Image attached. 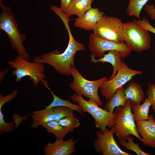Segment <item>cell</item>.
Returning <instances> with one entry per match:
<instances>
[{
	"label": "cell",
	"instance_id": "6da1fadb",
	"mask_svg": "<svg viewBox=\"0 0 155 155\" xmlns=\"http://www.w3.org/2000/svg\"><path fill=\"white\" fill-rule=\"evenodd\" d=\"M69 40L67 46L63 53L55 50L34 57L33 62L46 64L52 67L59 73L69 76L71 74V67L75 65L74 58L76 53L84 50V45L77 41L71 34L70 29L67 30Z\"/></svg>",
	"mask_w": 155,
	"mask_h": 155
},
{
	"label": "cell",
	"instance_id": "7a4b0ae2",
	"mask_svg": "<svg viewBox=\"0 0 155 155\" xmlns=\"http://www.w3.org/2000/svg\"><path fill=\"white\" fill-rule=\"evenodd\" d=\"M2 1L0 0V29L7 34L12 48L17 52L18 55L30 61V56L23 44L25 39V36L19 30L18 24L10 7L4 6Z\"/></svg>",
	"mask_w": 155,
	"mask_h": 155
},
{
	"label": "cell",
	"instance_id": "3957f363",
	"mask_svg": "<svg viewBox=\"0 0 155 155\" xmlns=\"http://www.w3.org/2000/svg\"><path fill=\"white\" fill-rule=\"evenodd\" d=\"M28 61L18 55L8 61V65L14 69L11 73L16 77L15 81L19 82L23 78L28 76L35 87H37L40 82L46 88L49 86L45 80L44 64Z\"/></svg>",
	"mask_w": 155,
	"mask_h": 155
},
{
	"label": "cell",
	"instance_id": "277c9868",
	"mask_svg": "<svg viewBox=\"0 0 155 155\" xmlns=\"http://www.w3.org/2000/svg\"><path fill=\"white\" fill-rule=\"evenodd\" d=\"M131 104V101L127 99L125 105L117 107L115 109L114 124L111 128L119 141L126 140L127 137L130 135L141 140L142 138L137 130Z\"/></svg>",
	"mask_w": 155,
	"mask_h": 155
},
{
	"label": "cell",
	"instance_id": "5b68a950",
	"mask_svg": "<svg viewBox=\"0 0 155 155\" xmlns=\"http://www.w3.org/2000/svg\"><path fill=\"white\" fill-rule=\"evenodd\" d=\"M71 74L73 81L69 84L70 88L78 96H84L96 102L99 106L103 104L99 97L98 90L104 82L108 80L106 76L91 81L85 79L75 65L71 67Z\"/></svg>",
	"mask_w": 155,
	"mask_h": 155
},
{
	"label": "cell",
	"instance_id": "8992f818",
	"mask_svg": "<svg viewBox=\"0 0 155 155\" xmlns=\"http://www.w3.org/2000/svg\"><path fill=\"white\" fill-rule=\"evenodd\" d=\"M124 41L131 51L140 53L149 49L151 37L148 31L141 26L137 20L123 24Z\"/></svg>",
	"mask_w": 155,
	"mask_h": 155
},
{
	"label": "cell",
	"instance_id": "52a82bcc",
	"mask_svg": "<svg viewBox=\"0 0 155 155\" xmlns=\"http://www.w3.org/2000/svg\"><path fill=\"white\" fill-rule=\"evenodd\" d=\"M70 99L74 102H77L82 107L84 112L89 113L94 118L96 126L102 131L106 127L111 128L114 124L115 117V112L111 113L99 107L92 100H85L82 96L76 94L70 96Z\"/></svg>",
	"mask_w": 155,
	"mask_h": 155
},
{
	"label": "cell",
	"instance_id": "ba28073f",
	"mask_svg": "<svg viewBox=\"0 0 155 155\" xmlns=\"http://www.w3.org/2000/svg\"><path fill=\"white\" fill-rule=\"evenodd\" d=\"M123 24L117 17L104 15L95 26L93 33L103 39L122 43L124 42Z\"/></svg>",
	"mask_w": 155,
	"mask_h": 155
},
{
	"label": "cell",
	"instance_id": "9c48e42d",
	"mask_svg": "<svg viewBox=\"0 0 155 155\" xmlns=\"http://www.w3.org/2000/svg\"><path fill=\"white\" fill-rule=\"evenodd\" d=\"M142 73L140 71L130 68L123 61L122 66L115 76L111 80H108L104 82L100 87L102 95L108 100L118 88L123 86L133 76Z\"/></svg>",
	"mask_w": 155,
	"mask_h": 155
},
{
	"label": "cell",
	"instance_id": "30bf717a",
	"mask_svg": "<svg viewBox=\"0 0 155 155\" xmlns=\"http://www.w3.org/2000/svg\"><path fill=\"white\" fill-rule=\"evenodd\" d=\"M88 48L91 54L95 57H102L105 51L114 50L120 53L121 58L129 55L131 51L125 43H117L103 39L94 33L89 36Z\"/></svg>",
	"mask_w": 155,
	"mask_h": 155
},
{
	"label": "cell",
	"instance_id": "8fae6325",
	"mask_svg": "<svg viewBox=\"0 0 155 155\" xmlns=\"http://www.w3.org/2000/svg\"><path fill=\"white\" fill-rule=\"evenodd\" d=\"M112 129L106 128L103 131H97L96 138L94 141L93 148L97 153L103 155H131L122 150L115 140Z\"/></svg>",
	"mask_w": 155,
	"mask_h": 155
},
{
	"label": "cell",
	"instance_id": "7c38bea8",
	"mask_svg": "<svg viewBox=\"0 0 155 155\" xmlns=\"http://www.w3.org/2000/svg\"><path fill=\"white\" fill-rule=\"evenodd\" d=\"M78 142L72 137L64 141L56 138L54 143H48L43 148L45 155H70L76 152L75 145Z\"/></svg>",
	"mask_w": 155,
	"mask_h": 155
},
{
	"label": "cell",
	"instance_id": "4fadbf2b",
	"mask_svg": "<svg viewBox=\"0 0 155 155\" xmlns=\"http://www.w3.org/2000/svg\"><path fill=\"white\" fill-rule=\"evenodd\" d=\"M148 120L135 121L136 129L142 137L141 141L146 146L155 148V119L152 115Z\"/></svg>",
	"mask_w": 155,
	"mask_h": 155
},
{
	"label": "cell",
	"instance_id": "5bb4252c",
	"mask_svg": "<svg viewBox=\"0 0 155 155\" xmlns=\"http://www.w3.org/2000/svg\"><path fill=\"white\" fill-rule=\"evenodd\" d=\"M104 15L103 12L100 11L98 8H91L82 16L75 19V26L85 30H93L96 24Z\"/></svg>",
	"mask_w": 155,
	"mask_h": 155
},
{
	"label": "cell",
	"instance_id": "9a60e30c",
	"mask_svg": "<svg viewBox=\"0 0 155 155\" xmlns=\"http://www.w3.org/2000/svg\"><path fill=\"white\" fill-rule=\"evenodd\" d=\"M90 61L96 63L98 62H101L103 63L105 62L111 64L113 68V73L108 80H111L116 75L118 71L121 67L122 61L121 55L118 51L114 50L109 51L106 54H105L103 57L97 60L95 58V56L91 54Z\"/></svg>",
	"mask_w": 155,
	"mask_h": 155
},
{
	"label": "cell",
	"instance_id": "2e32d148",
	"mask_svg": "<svg viewBox=\"0 0 155 155\" xmlns=\"http://www.w3.org/2000/svg\"><path fill=\"white\" fill-rule=\"evenodd\" d=\"M94 0H71L65 13L66 18L69 19L71 16L76 15L78 17L82 16L92 8Z\"/></svg>",
	"mask_w": 155,
	"mask_h": 155
},
{
	"label": "cell",
	"instance_id": "e0dca14e",
	"mask_svg": "<svg viewBox=\"0 0 155 155\" xmlns=\"http://www.w3.org/2000/svg\"><path fill=\"white\" fill-rule=\"evenodd\" d=\"M124 92L127 98L137 104H141L144 99L142 86L136 82H129L125 89Z\"/></svg>",
	"mask_w": 155,
	"mask_h": 155
},
{
	"label": "cell",
	"instance_id": "ac0fdd59",
	"mask_svg": "<svg viewBox=\"0 0 155 155\" xmlns=\"http://www.w3.org/2000/svg\"><path fill=\"white\" fill-rule=\"evenodd\" d=\"M124 90L123 86L118 88L111 98L106 102L104 109L109 112L113 113L115 107L125 105L127 99Z\"/></svg>",
	"mask_w": 155,
	"mask_h": 155
},
{
	"label": "cell",
	"instance_id": "d6986e66",
	"mask_svg": "<svg viewBox=\"0 0 155 155\" xmlns=\"http://www.w3.org/2000/svg\"><path fill=\"white\" fill-rule=\"evenodd\" d=\"M152 105V102L148 98H145L141 104H137L131 101V108L135 121L148 120L149 110Z\"/></svg>",
	"mask_w": 155,
	"mask_h": 155
},
{
	"label": "cell",
	"instance_id": "ffe728a7",
	"mask_svg": "<svg viewBox=\"0 0 155 155\" xmlns=\"http://www.w3.org/2000/svg\"><path fill=\"white\" fill-rule=\"evenodd\" d=\"M33 119L31 127L36 128L43 124L54 120L53 108L44 111L42 110L34 112L31 115Z\"/></svg>",
	"mask_w": 155,
	"mask_h": 155
},
{
	"label": "cell",
	"instance_id": "44dd1931",
	"mask_svg": "<svg viewBox=\"0 0 155 155\" xmlns=\"http://www.w3.org/2000/svg\"><path fill=\"white\" fill-rule=\"evenodd\" d=\"M48 90L51 92L53 97V100L49 105L45 106L42 110L45 111L49 110L56 106H65L69 107L77 111L82 115H84L83 109L80 105L74 104L71 102L69 100H64L58 97L49 88Z\"/></svg>",
	"mask_w": 155,
	"mask_h": 155
},
{
	"label": "cell",
	"instance_id": "7402d4cb",
	"mask_svg": "<svg viewBox=\"0 0 155 155\" xmlns=\"http://www.w3.org/2000/svg\"><path fill=\"white\" fill-rule=\"evenodd\" d=\"M41 126L45 128L47 131L54 134L56 138L63 139L69 132L65 127L61 125L58 121L53 120L43 124Z\"/></svg>",
	"mask_w": 155,
	"mask_h": 155
},
{
	"label": "cell",
	"instance_id": "603a6c76",
	"mask_svg": "<svg viewBox=\"0 0 155 155\" xmlns=\"http://www.w3.org/2000/svg\"><path fill=\"white\" fill-rule=\"evenodd\" d=\"M148 0H130L126 12L130 16H133L140 19V13L142 9Z\"/></svg>",
	"mask_w": 155,
	"mask_h": 155
},
{
	"label": "cell",
	"instance_id": "cb8c5ba5",
	"mask_svg": "<svg viewBox=\"0 0 155 155\" xmlns=\"http://www.w3.org/2000/svg\"><path fill=\"white\" fill-rule=\"evenodd\" d=\"M119 143L121 146L134 152L138 155H151L143 151L139 146L138 143H135L134 142L133 139L130 135L127 137L126 140L119 141Z\"/></svg>",
	"mask_w": 155,
	"mask_h": 155
},
{
	"label": "cell",
	"instance_id": "d4e9b609",
	"mask_svg": "<svg viewBox=\"0 0 155 155\" xmlns=\"http://www.w3.org/2000/svg\"><path fill=\"white\" fill-rule=\"evenodd\" d=\"M54 120L59 121L61 119L67 117L74 115V110L65 106H56L53 108Z\"/></svg>",
	"mask_w": 155,
	"mask_h": 155
},
{
	"label": "cell",
	"instance_id": "484cf974",
	"mask_svg": "<svg viewBox=\"0 0 155 155\" xmlns=\"http://www.w3.org/2000/svg\"><path fill=\"white\" fill-rule=\"evenodd\" d=\"M58 121L61 125L66 127L70 132L73 131L74 129L80 125L78 119L74 116L63 118Z\"/></svg>",
	"mask_w": 155,
	"mask_h": 155
},
{
	"label": "cell",
	"instance_id": "4316f807",
	"mask_svg": "<svg viewBox=\"0 0 155 155\" xmlns=\"http://www.w3.org/2000/svg\"><path fill=\"white\" fill-rule=\"evenodd\" d=\"M0 106V134L1 135L5 132L12 131L15 126L14 122L7 123L4 119V116L2 113L1 108Z\"/></svg>",
	"mask_w": 155,
	"mask_h": 155
},
{
	"label": "cell",
	"instance_id": "83f0119b",
	"mask_svg": "<svg viewBox=\"0 0 155 155\" xmlns=\"http://www.w3.org/2000/svg\"><path fill=\"white\" fill-rule=\"evenodd\" d=\"M148 87L146 94L152 103V108L155 113V85L154 84H151L148 83Z\"/></svg>",
	"mask_w": 155,
	"mask_h": 155
},
{
	"label": "cell",
	"instance_id": "f1b7e54d",
	"mask_svg": "<svg viewBox=\"0 0 155 155\" xmlns=\"http://www.w3.org/2000/svg\"><path fill=\"white\" fill-rule=\"evenodd\" d=\"M137 21L138 24L144 29L155 34V28L146 18L144 17L142 19L137 20Z\"/></svg>",
	"mask_w": 155,
	"mask_h": 155
},
{
	"label": "cell",
	"instance_id": "f546056e",
	"mask_svg": "<svg viewBox=\"0 0 155 155\" xmlns=\"http://www.w3.org/2000/svg\"><path fill=\"white\" fill-rule=\"evenodd\" d=\"M18 91L16 89L11 93L3 96L2 93L0 94V106H2L3 104L13 99L16 96Z\"/></svg>",
	"mask_w": 155,
	"mask_h": 155
},
{
	"label": "cell",
	"instance_id": "4dcf8cb0",
	"mask_svg": "<svg viewBox=\"0 0 155 155\" xmlns=\"http://www.w3.org/2000/svg\"><path fill=\"white\" fill-rule=\"evenodd\" d=\"M144 9L150 18L155 21V8L154 5L146 4L144 7Z\"/></svg>",
	"mask_w": 155,
	"mask_h": 155
},
{
	"label": "cell",
	"instance_id": "1f68e13d",
	"mask_svg": "<svg viewBox=\"0 0 155 155\" xmlns=\"http://www.w3.org/2000/svg\"><path fill=\"white\" fill-rule=\"evenodd\" d=\"M71 0H60L61 7L60 9L64 13L69 5Z\"/></svg>",
	"mask_w": 155,
	"mask_h": 155
},
{
	"label": "cell",
	"instance_id": "d6a6232c",
	"mask_svg": "<svg viewBox=\"0 0 155 155\" xmlns=\"http://www.w3.org/2000/svg\"><path fill=\"white\" fill-rule=\"evenodd\" d=\"M9 69H7L3 71L0 72V83L2 82L4 78V76L5 73L9 70Z\"/></svg>",
	"mask_w": 155,
	"mask_h": 155
},
{
	"label": "cell",
	"instance_id": "836d02e7",
	"mask_svg": "<svg viewBox=\"0 0 155 155\" xmlns=\"http://www.w3.org/2000/svg\"><path fill=\"white\" fill-rule=\"evenodd\" d=\"M154 84H155V83Z\"/></svg>",
	"mask_w": 155,
	"mask_h": 155
}]
</instances>
